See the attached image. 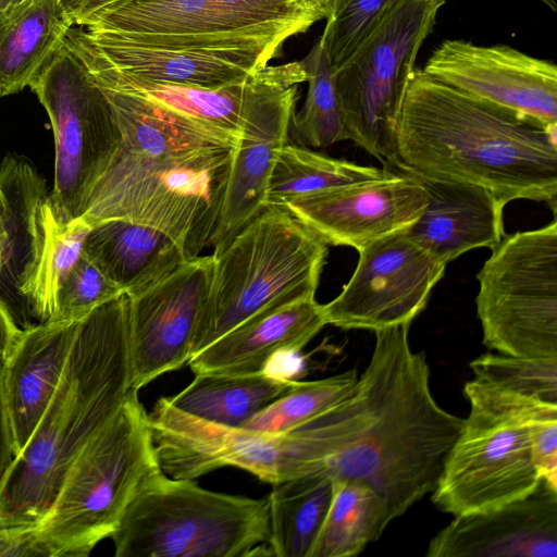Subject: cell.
Here are the masks:
<instances>
[{"mask_svg": "<svg viewBox=\"0 0 557 557\" xmlns=\"http://www.w3.org/2000/svg\"><path fill=\"white\" fill-rule=\"evenodd\" d=\"M23 333L7 302L0 297V361L4 360L15 348Z\"/></svg>", "mask_w": 557, "mask_h": 557, "instance_id": "obj_39", "label": "cell"}, {"mask_svg": "<svg viewBox=\"0 0 557 557\" xmlns=\"http://www.w3.org/2000/svg\"><path fill=\"white\" fill-rule=\"evenodd\" d=\"M160 467L148 412L131 389L69 468L38 533L49 557H86L111 537L144 481Z\"/></svg>", "mask_w": 557, "mask_h": 557, "instance_id": "obj_6", "label": "cell"}, {"mask_svg": "<svg viewBox=\"0 0 557 557\" xmlns=\"http://www.w3.org/2000/svg\"><path fill=\"white\" fill-rule=\"evenodd\" d=\"M332 495V479L324 474L305 475L275 484L267 497L269 555L310 557Z\"/></svg>", "mask_w": 557, "mask_h": 557, "instance_id": "obj_27", "label": "cell"}, {"mask_svg": "<svg viewBox=\"0 0 557 557\" xmlns=\"http://www.w3.org/2000/svg\"><path fill=\"white\" fill-rule=\"evenodd\" d=\"M121 134L113 160L78 218L125 219L168 234L197 258L210 246L235 145L129 95L101 89Z\"/></svg>", "mask_w": 557, "mask_h": 557, "instance_id": "obj_2", "label": "cell"}, {"mask_svg": "<svg viewBox=\"0 0 557 557\" xmlns=\"http://www.w3.org/2000/svg\"><path fill=\"white\" fill-rule=\"evenodd\" d=\"M308 74V92L302 109L293 115L296 139L311 148H327L346 140L333 71L322 40L319 38L301 60Z\"/></svg>", "mask_w": 557, "mask_h": 557, "instance_id": "obj_30", "label": "cell"}, {"mask_svg": "<svg viewBox=\"0 0 557 557\" xmlns=\"http://www.w3.org/2000/svg\"><path fill=\"white\" fill-rule=\"evenodd\" d=\"M395 0H332L320 37L336 72L369 35Z\"/></svg>", "mask_w": 557, "mask_h": 557, "instance_id": "obj_34", "label": "cell"}, {"mask_svg": "<svg viewBox=\"0 0 557 557\" xmlns=\"http://www.w3.org/2000/svg\"><path fill=\"white\" fill-rule=\"evenodd\" d=\"M325 325L315 298L278 302L223 334L187 364L195 374L262 372L274 355L301 351Z\"/></svg>", "mask_w": 557, "mask_h": 557, "instance_id": "obj_22", "label": "cell"}, {"mask_svg": "<svg viewBox=\"0 0 557 557\" xmlns=\"http://www.w3.org/2000/svg\"><path fill=\"white\" fill-rule=\"evenodd\" d=\"M23 0H0V13L18 4Z\"/></svg>", "mask_w": 557, "mask_h": 557, "instance_id": "obj_42", "label": "cell"}, {"mask_svg": "<svg viewBox=\"0 0 557 557\" xmlns=\"http://www.w3.org/2000/svg\"><path fill=\"white\" fill-rule=\"evenodd\" d=\"M2 376L3 362L0 361V481L15 457L4 404Z\"/></svg>", "mask_w": 557, "mask_h": 557, "instance_id": "obj_40", "label": "cell"}, {"mask_svg": "<svg viewBox=\"0 0 557 557\" xmlns=\"http://www.w3.org/2000/svg\"><path fill=\"white\" fill-rule=\"evenodd\" d=\"M90 226L81 219L67 225L59 223L52 230L38 270L25 295L26 310L38 323L50 320L55 292L83 251V244Z\"/></svg>", "mask_w": 557, "mask_h": 557, "instance_id": "obj_33", "label": "cell"}, {"mask_svg": "<svg viewBox=\"0 0 557 557\" xmlns=\"http://www.w3.org/2000/svg\"><path fill=\"white\" fill-rule=\"evenodd\" d=\"M124 294L82 251L60 283L53 304L51 322H78L91 311Z\"/></svg>", "mask_w": 557, "mask_h": 557, "instance_id": "obj_35", "label": "cell"}, {"mask_svg": "<svg viewBox=\"0 0 557 557\" xmlns=\"http://www.w3.org/2000/svg\"><path fill=\"white\" fill-rule=\"evenodd\" d=\"M123 0H61L74 25L87 26L101 13Z\"/></svg>", "mask_w": 557, "mask_h": 557, "instance_id": "obj_38", "label": "cell"}, {"mask_svg": "<svg viewBox=\"0 0 557 557\" xmlns=\"http://www.w3.org/2000/svg\"><path fill=\"white\" fill-rule=\"evenodd\" d=\"M301 61L274 65L248 102L234 150L222 211L210 246L221 250L265 206L270 176L287 144L297 86L307 82Z\"/></svg>", "mask_w": 557, "mask_h": 557, "instance_id": "obj_15", "label": "cell"}, {"mask_svg": "<svg viewBox=\"0 0 557 557\" xmlns=\"http://www.w3.org/2000/svg\"><path fill=\"white\" fill-rule=\"evenodd\" d=\"M463 395L469 414L431 493L433 504L454 517L525 498L542 481L532 459L529 423L546 403L475 377L465 384Z\"/></svg>", "mask_w": 557, "mask_h": 557, "instance_id": "obj_9", "label": "cell"}, {"mask_svg": "<svg viewBox=\"0 0 557 557\" xmlns=\"http://www.w3.org/2000/svg\"><path fill=\"white\" fill-rule=\"evenodd\" d=\"M357 267L341 294L323 305L326 324L343 330L411 324L425 308L446 265L417 244L407 231L357 250Z\"/></svg>", "mask_w": 557, "mask_h": 557, "instance_id": "obj_13", "label": "cell"}, {"mask_svg": "<svg viewBox=\"0 0 557 557\" xmlns=\"http://www.w3.org/2000/svg\"><path fill=\"white\" fill-rule=\"evenodd\" d=\"M213 255L186 260L128 297L131 386L139 391L190 359L213 273Z\"/></svg>", "mask_w": 557, "mask_h": 557, "instance_id": "obj_16", "label": "cell"}, {"mask_svg": "<svg viewBox=\"0 0 557 557\" xmlns=\"http://www.w3.org/2000/svg\"><path fill=\"white\" fill-rule=\"evenodd\" d=\"M309 1V0H308ZM310 3V2H309Z\"/></svg>", "mask_w": 557, "mask_h": 557, "instance_id": "obj_44", "label": "cell"}, {"mask_svg": "<svg viewBox=\"0 0 557 557\" xmlns=\"http://www.w3.org/2000/svg\"><path fill=\"white\" fill-rule=\"evenodd\" d=\"M82 34L94 53L108 65L158 83L218 88L242 82L265 65L253 57L137 45L83 27Z\"/></svg>", "mask_w": 557, "mask_h": 557, "instance_id": "obj_23", "label": "cell"}, {"mask_svg": "<svg viewBox=\"0 0 557 557\" xmlns=\"http://www.w3.org/2000/svg\"><path fill=\"white\" fill-rule=\"evenodd\" d=\"M329 511L310 557H350L375 542L392 520L381 496L370 486L333 480Z\"/></svg>", "mask_w": 557, "mask_h": 557, "instance_id": "obj_28", "label": "cell"}, {"mask_svg": "<svg viewBox=\"0 0 557 557\" xmlns=\"http://www.w3.org/2000/svg\"><path fill=\"white\" fill-rule=\"evenodd\" d=\"M267 498L212 492L161 468L144 481L112 539L115 557L270 556Z\"/></svg>", "mask_w": 557, "mask_h": 557, "instance_id": "obj_7", "label": "cell"}, {"mask_svg": "<svg viewBox=\"0 0 557 557\" xmlns=\"http://www.w3.org/2000/svg\"><path fill=\"white\" fill-rule=\"evenodd\" d=\"M49 557L38 525L0 527V557Z\"/></svg>", "mask_w": 557, "mask_h": 557, "instance_id": "obj_37", "label": "cell"}, {"mask_svg": "<svg viewBox=\"0 0 557 557\" xmlns=\"http://www.w3.org/2000/svg\"><path fill=\"white\" fill-rule=\"evenodd\" d=\"M429 557H557V490L544 480L520 500L454 517L430 542Z\"/></svg>", "mask_w": 557, "mask_h": 557, "instance_id": "obj_18", "label": "cell"}, {"mask_svg": "<svg viewBox=\"0 0 557 557\" xmlns=\"http://www.w3.org/2000/svg\"><path fill=\"white\" fill-rule=\"evenodd\" d=\"M323 20L292 0H123L86 27L137 45L253 57L263 64Z\"/></svg>", "mask_w": 557, "mask_h": 557, "instance_id": "obj_8", "label": "cell"}, {"mask_svg": "<svg viewBox=\"0 0 557 557\" xmlns=\"http://www.w3.org/2000/svg\"><path fill=\"white\" fill-rule=\"evenodd\" d=\"M426 205L419 182L383 169L380 177L298 197L282 207L324 244L358 250L409 230Z\"/></svg>", "mask_w": 557, "mask_h": 557, "instance_id": "obj_17", "label": "cell"}, {"mask_svg": "<svg viewBox=\"0 0 557 557\" xmlns=\"http://www.w3.org/2000/svg\"><path fill=\"white\" fill-rule=\"evenodd\" d=\"M540 1L545 3L550 10L556 11L557 5H556L555 0H540Z\"/></svg>", "mask_w": 557, "mask_h": 557, "instance_id": "obj_43", "label": "cell"}, {"mask_svg": "<svg viewBox=\"0 0 557 557\" xmlns=\"http://www.w3.org/2000/svg\"><path fill=\"white\" fill-rule=\"evenodd\" d=\"M483 344L517 357H557V222L504 235L479 271Z\"/></svg>", "mask_w": 557, "mask_h": 557, "instance_id": "obj_11", "label": "cell"}, {"mask_svg": "<svg viewBox=\"0 0 557 557\" xmlns=\"http://www.w3.org/2000/svg\"><path fill=\"white\" fill-rule=\"evenodd\" d=\"M83 251L127 296L188 260L168 234L125 219L107 220L91 226Z\"/></svg>", "mask_w": 557, "mask_h": 557, "instance_id": "obj_24", "label": "cell"}, {"mask_svg": "<svg viewBox=\"0 0 557 557\" xmlns=\"http://www.w3.org/2000/svg\"><path fill=\"white\" fill-rule=\"evenodd\" d=\"M357 370L350 369L325 379L301 382L243 426L258 432H284L333 408L352 394L358 382Z\"/></svg>", "mask_w": 557, "mask_h": 557, "instance_id": "obj_31", "label": "cell"}, {"mask_svg": "<svg viewBox=\"0 0 557 557\" xmlns=\"http://www.w3.org/2000/svg\"><path fill=\"white\" fill-rule=\"evenodd\" d=\"M383 169L408 175L420 183L428 205L407 230L430 255L447 264L475 248H495L504 233L506 203L488 189L462 182L437 178L414 171L394 157Z\"/></svg>", "mask_w": 557, "mask_h": 557, "instance_id": "obj_19", "label": "cell"}, {"mask_svg": "<svg viewBox=\"0 0 557 557\" xmlns=\"http://www.w3.org/2000/svg\"><path fill=\"white\" fill-rule=\"evenodd\" d=\"M131 389L128 297L121 294L79 322L59 386L0 481V527L40 523L74 459Z\"/></svg>", "mask_w": 557, "mask_h": 557, "instance_id": "obj_4", "label": "cell"}, {"mask_svg": "<svg viewBox=\"0 0 557 557\" xmlns=\"http://www.w3.org/2000/svg\"><path fill=\"white\" fill-rule=\"evenodd\" d=\"M409 327L374 332L352 394L314 418L319 474L370 486L392 520L435 490L465 420L435 400L426 356L411 349Z\"/></svg>", "mask_w": 557, "mask_h": 557, "instance_id": "obj_1", "label": "cell"}, {"mask_svg": "<svg viewBox=\"0 0 557 557\" xmlns=\"http://www.w3.org/2000/svg\"><path fill=\"white\" fill-rule=\"evenodd\" d=\"M446 0H395L335 72L347 138L380 160L396 157V135L421 46Z\"/></svg>", "mask_w": 557, "mask_h": 557, "instance_id": "obj_10", "label": "cell"}, {"mask_svg": "<svg viewBox=\"0 0 557 557\" xmlns=\"http://www.w3.org/2000/svg\"><path fill=\"white\" fill-rule=\"evenodd\" d=\"M474 377L519 396L557 405V357L486 352L469 364Z\"/></svg>", "mask_w": 557, "mask_h": 557, "instance_id": "obj_32", "label": "cell"}, {"mask_svg": "<svg viewBox=\"0 0 557 557\" xmlns=\"http://www.w3.org/2000/svg\"><path fill=\"white\" fill-rule=\"evenodd\" d=\"M557 128L481 103L414 70L401 108L396 157L422 174L478 185L506 205L557 208Z\"/></svg>", "mask_w": 557, "mask_h": 557, "instance_id": "obj_3", "label": "cell"}, {"mask_svg": "<svg viewBox=\"0 0 557 557\" xmlns=\"http://www.w3.org/2000/svg\"><path fill=\"white\" fill-rule=\"evenodd\" d=\"M533 462L542 480L557 490V405H543L529 423Z\"/></svg>", "mask_w": 557, "mask_h": 557, "instance_id": "obj_36", "label": "cell"}, {"mask_svg": "<svg viewBox=\"0 0 557 557\" xmlns=\"http://www.w3.org/2000/svg\"><path fill=\"white\" fill-rule=\"evenodd\" d=\"M79 322L28 325L3 362V396L15 456L59 386Z\"/></svg>", "mask_w": 557, "mask_h": 557, "instance_id": "obj_21", "label": "cell"}, {"mask_svg": "<svg viewBox=\"0 0 557 557\" xmlns=\"http://www.w3.org/2000/svg\"><path fill=\"white\" fill-rule=\"evenodd\" d=\"M74 25L61 0H23L0 13V97L29 86Z\"/></svg>", "mask_w": 557, "mask_h": 557, "instance_id": "obj_25", "label": "cell"}, {"mask_svg": "<svg viewBox=\"0 0 557 557\" xmlns=\"http://www.w3.org/2000/svg\"><path fill=\"white\" fill-rule=\"evenodd\" d=\"M58 222L46 182L24 157L0 165V287L24 301Z\"/></svg>", "mask_w": 557, "mask_h": 557, "instance_id": "obj_20", "label": "cell"}, {"mask_svg": "<svg viewBox=\"0 0 557 557\" xmlns=\"http://www.w3.org/2000/svg\"><path fill=\"white\" fill-rule=\"evenodd\" d=\"M382 174L383 169L360 165L286 144L273 166L265 203L283 206L298 197L376 178Z\"/></svg>", "mask_w": 557, "mask_h": 557, "instance_id": "obj_29", "label": "cell"}, {"mask_svg": "<svg viewBox=\"0 0 557 557\" xmlns=\"http://www.w3.org/2000/svg\"><path fill=\"white\" fill-rule=\"evenodd\" d=\"M327 245L284 207L267 205L219 251L190 358L248 318L315 298Z\"/></svg>", "mask_w": 557, "mask_h": 557, "instance_id": "obj_5", "label": "cell"}, {"mask_svg": "<svg viewBox=\"0 0 557 557\" xmlns=\"http://www.w3.org/2000/svg\"><path fill=\"white\" fill-rule=\"evenodd\" d=\"M422 71L461 94L544 128H557V66L507 45L446 39Z\"/></svg>", "mask_w": 557, "mask_h": 557, "instance_id": "obj_14", "label": "cell"}, {"mask_svg": "<svg viewBox=\"0 0 557 557\" xmlns=\"http://www.w3.org/2000/svg\"><path fill=\"white\" fill-rule=\"evenodd\" d=\"M298 383L264 372L196 373L185 388L166 399L189 416L223 426L240 428Z\"/></svg>", "mask_w": 557, "mask_h": 557, "instance_id": "obj_26", "label": "cell"}, {"mask_svg": "<svg viewBox=\"0 0 557 557\" xmlns=\"http://www.w3.org/2000/svg\"><path fill=\"white\" fill-rule=\"evenodd\" d=\"M28 87L53 129L54 183L49 205L64 226L83 214L94 186L120 148V129L107 97L64 44Z\"/></svg>", "mask_w": 557, "mask_h": 557, "instance_id": "obj_12", "label": "cell"}, {"mask_svg": "<svg viewBox=\"0 0 557 557\" xmlns=\"http://www.w3.org/2000/svg\"><path fill=\"white\" fill-rule=\"evenodd\" d=\"M309 2L323 18H326L332 0H309Z\"/></svg>", "mask_w": 557, "mask_h": 557, "instance_id": "obj_41", "label": "cell"}]
</instances>
